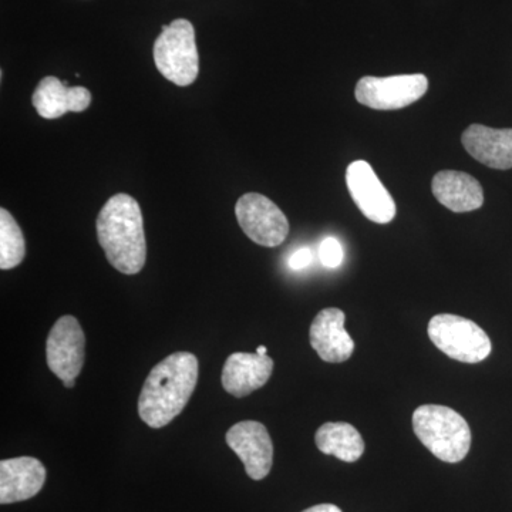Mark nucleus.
I'll return each instance as SVG.
<instances>
[{"label": "nucleus", "mask_w": 512, "mask_h": 512, "mask_svg": "<svg viewBox=\"0 0 512 512\" xmlns=\"http://www.w3.org/2000/svg\"><path fill=\"white\" fill-rule=\"evenodd\" d=\"M225 440L228 447L241 458L249 478L261 481L271 473L274 444L264 424L252 420L241 421L228 430Z\"/></svg>", "instance_id": "nucleus-10"}, {"label": "nucleus", "mask_w": 512, "mask_h": 512, "mask_svg": "<svg viewBox=\"0 0 512 512\" xmlns=\"http://www.w3.org/2000/svg\"><path fill=\"white\" fill-rule=\"evenodd\" d=\"M302 512H342L339 507L333 504H319Z\"/></svg>", "instance_id": "nucleus-21"}, {"label": "nucleus", "mask_w": 512, "mask_h": 512, "mask_svg": "<svg viewBox=\"0 0 512 512\" xmlns=\"http://www.w3.org/2000/svg\"><path fill=\"white\" fill-rule=\"evenodd\" d=\"M256 353H258L259 356H266L268 349H266L265 346H259V348L256 349Z\"/></svg>", "instance_id": "nucleus-22"}, {"label": "nucleus", "mask_w": 512, "mask_h": 512, "mask_svg": "<svg viewBox=\"0 0 512 512\" xmlns=\"http://www.w3.org/2000/svg\"><path fill=\"white\" fill-rule=\"evenodd\" d=\"M274 360L258 353H232L225 362L221 382L225 392L234 397L248 396L271 379Z\"/></svg>", "instance_id": "nucleus-13"}, {"label": "nucleus", "mask_w": 512, "mask_h": 512, "mask_svg": "<svg viewBox=\"0 0 512 512\" xmlns=\"http://www.w3.org/2000/svg\"><path fill=\"white\" fill-rule=\"evenodd\" d=\"M97 237L107 261L124 275H136L146 265L143 214L131 195L111 197L97 218Z\"/></svg>", "instance_id": "nucleus-2"}, {"label": "nucleus", "mask_w": 512, "mask_h": 512, "mask_svg": "<svg viewBox=\"0 0 512 512\" xmlns=\"http://www.w3.org/2000/svg\"><path fill=\"white\" fill-rule=\"evenodd\" d=\"M427 332L431 342L444 355L468 365L483 362L493 349L485 330L473 320L461 316L436 315L430 320Z\"/></svg>", "instance_id": "nucleus-5"}, {"label": "nucleus", "mask_w": 512, "mask_h": 512, "mask_svg": "<svg viewBox=\"0 0 512 512\" xmlns=\"http://www.w3.org/2000/svg\"><path fill=\"white\" fill-rule=\"evenodd\" d=\"M154 62L165 79L177 86H190L200 73L195 30L191 22L175 19L163 26V32L154 43Z\"/></svg>", "instance_id": "nucleus-4"}, {"label": "nucleus", "mask_w": 512, "mask_h": 512, "mask_svg": "<svg viewBox=\"0 0 512 512\" xmlns=\"http://www.w3.org/2000/svg\"><path fill=\"white\" fill-rule=\"evenodd\" d=\"M312 259L313 254L311 249L301 248L291 256V259H289V266H291L293 271H301V269L311 265Z\"/></svg>", "instance_id": "nucleus-20"}, {"label": "nucleus", "mask_w": 512, "mask_h": 512, "mask_svg": "<svg viewBox=\"0 0 512 512\" xmlns=\"http://www.w3.org/2000/svg\"><path fill=\"white\" fill-rule=\"evenodd\" d=\"M63 384L67 389H72V387L76 386V380H67V382H63Z\"/></svg>", "instance_id": "nucleus-23"}, {"label": "nucleus", "mask_w": 512, "mask_h": 512, "mask_svg": "<svg viewBox=\"0 0 512 512\" xmlns=\"http://www.w3.org/2000/svg\"><path fill=\"white\" fill-rule=\"evenodd\" d=\"M468 154L478 163L495 168H512V128H491L471 124L461 136Z\"/></svg>", "instance_id": "nucleus-14"}, {"label": "nucleus", "mask_w": 512, "mask_h": 512, "mask_svg": "<svg viewBox=\"0 0 512 512\" xmlns=\"http://www.w3.org/2000/svg\"><path fill=\"white\" fill-rule=\"evenodd\" d=\"M47 366L62 382L76 380L86 357V338L79 320L62 316L47 338Z\"/></svg>", "instance_id": "nucleus-8"}, {"label": "nucleus", "mask_w": 512, "mask_h": 512, "mask_svg": "<svg viewBox=\"0 0 512 512\" xmlns=\"http://www.w3.org/2000/svg\"><path fill=\"white\" fill-rule=\"evenodd\" d=\"M320 261L328 268H338L343 261V248L336 238H326L320 244L319 249Z\"/></svg>", "instance_id": "nucleus-19"}, {"label": "nucleus", "mask_w": 512, "mask_h": 512, "mask_svg": "<svg viewBox=\"0 0 512 512\" xmlns=\"http://www.w3.org/2000/svg\"><path fill=\"white\" fill-rule=\"evenodd\" d=\"M316 446L326 456H335L346 463H355L365 453V441L349 423H326L315 436Z\"/></svg>", "instance_id": "nucleus-17"}, {"label": "nucleus", "mask_w": 512, "mask_h": 512, "mask_svg": "<svg viewBox=\"0 0 512 512\" xmlns=\"http://www.w3.org/2000/svg\"><path fill=\"white\" fill-rule=\"evenodd\" d=\"M235 214L239 227L255 244L275 248L288 238V218L265 195L258 192L242 195L235 207Z\"/></svg>", "instance_id": "nucleus-7"}, {"label": "nucleus", "mask_w": 512, "mask_h": 512, "mask_svg": "<svg viewBox=\"0 0 512 512\" xmlns=\"http://www.w3.org/2000/svg\"><path fill=\"white\" fill-rule=\"evenodd\" d=\"M26 255V242L18 222L5 208L0 210V268L3 271L22 264Z\"/></svg>", "instance_id": "nucleus-18"}, {"label": "nucleus", "mask_w": 512, "mask_h": 512, "mask_svg": "<svg viewBox=\"0 0 512 512\" xmlns=\"http://www.w3.org/2000/svg\"><path fill=\"white\" fill-rule=\"evenodd\" d=\"M346 184L356 207L376 224H389L396 217V202L377 177L372 165L357 160L346 170Z\"/></svg>", "instance_id": "nucleus-9"}, {"label": "nucleus", "mask_w": 512, "mask_h": 512, "mask_svg": "<svg viewBox=\"0 0 512 512\" xmlns=\"http://www.w3.org/2000/svg\"><path fill=\"white\" fill-rule=\"evenodd\" d=\"M33 106L43 119H59L64 114L82 113L92 103V93L86 87H69L57 77H45L36 87L32 97Z\"/></svg>", "instance_id": "nucleus-15"}, {"label": "nucleus", "mask_w": 512, "mask_h": 512, "mask_svg": "<svg viewBox=\"0 0 512 512\" xmlns=\"http://www.w3.org/2000/svg\"><path fill=\"white\" fill-rule=\"evenodd\" d=\"M427 90L429 79L424 74L365 76L357 82L355 96L360 104L370 109L392 111L412 106Z\"/></svg>", "instance_id": "nucleus-6"}, {"label": "nucleus", "mask_w": 512, "mask_h": 512, "mask_svg": "<svg viewBox=\"0 0 512 512\" xmlns=\"http://www.w3.org/2000/svg\"><path fill=\"white\" fill-rule=\"evenodd\" d=\"M197 356L175 352L151 370L138 399V414L147 426L161 429L180 416L198 383Z\"/></svg>", "instance_id": "nucleus-1"}, {"label": "nucleus", "mask_w": 512, "mask_h": 512, "mask_svg": "<svg viewBox=\"0 0 512 512\" xmlns=\"http://www.w3.org/2000/svg\"><path fill=\"white\" fill-rule=\"evenodd\" d=\"M46 468L37 458L18 457L0 463V504L20 503L40 493Z\"/></svg>", "instance_id": "nucleus-12"}, {"label": "nucleus", "mask_w": 512, "mask_h": 512, "mask_svg": "<svg viewBox=\"0 0 512 512\" xmlns=\"http://www.w3.org/2000/svg\"><path fill=\"white\" fill-rule=\"evenodd\" d=\"M413 430L423 446L444 463H460L470 451V426L450 407L420 406L413 413Z\"/></svg>", "instance_id": "nucleus-3"}, {"label": "nucleus", "mask_w": 512, "mask_h": 512, "mask_svg": "<svg viewBox=\"0 0 512 512\" xmlns=\"http://www.w3.org/2000/svg\"><path fill=\"white\" fill-rule=\"evenodd\" d=\"M345 312L338 308L320 311L311 326V345L323 362L343 363L355 350V342L345 329Z\"/></svg>", "instance_id": "nucleus-11"}, {"label": "nucleus", "mask_w": 512, "mask_h": 512, "mask_svg": "<svg viewBox=\"0 0 512 512\" xmlns=\"http://www.w3.org/2000/svg\"><path fill=\"white\" fill-rule=\"evenodd\" d=\"M431 191L441 205L457 214L476 211L484 204L483 187L463 171H440L431 181Z\"/></svg>", "instance_id": "nucleus-16"}]
</instances>
